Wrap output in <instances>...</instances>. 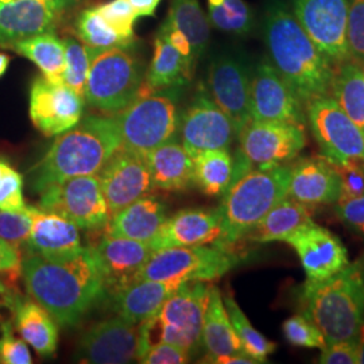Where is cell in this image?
Segmentation results:
<instances>
[{
	"label": "cell",
	"instance_id": "cell-42",
	"mask_svg": "<svg viewBox=\"0 0 364 364\" xmlns=\"http://www.w3.org/2000/svg\"><path fill=\"white\" fill-rule=\"evenodd\" d=\"M23 198V177L13 165L0 156V210L26 209Z\"/></svg>",
	"mask_w": 364,
	"mask_h": 364
},
{
	"label": "cell",
	"instance_id": "cell-9",
	"mask_svg": "<svg viewBox=\"0 0 364 364\" xmlns=\"http://www.w3.org/2000/svg\"><path fill=\"white\" fill-rule=\"evenodd\" d=\"M232 250L215 245L156 250L146 262L138 279L162 282H213L237 263Z\"/></svg>",
	"mask_w": 364,
	"mask_h": 364
},
{
	"label": "cell",
	"instance_id": "cell-18",
	"mask_svg": "<svg viewBox=\"0 0 364 364\" xmlns=\"http://www.w3.org/2000/svg\"><path fill=\"white\" fill-rule=\"evenodd\" d=\"M109 218L153 191L147 156L119 149L97 173Z\"/></svg>",
	"mask_w": 364,
	"mask_h": 364
},
{
	"label": "cell",
	"instance_id": "cell-46",
	"mask_svg": "<svg viewBox=\"0 0 364 364\" xmlns=\"http://www.w3.org/2000/svg\"><path fill=\"white\" fill-rule=\"evenodd\" d=\"M0 363L31 364L33 358L27 343L14 333L13 321H0Z\"/></svg>",
	"mask_w": 364,
	"mask_h": 364
},
{
	"label": "cell",
	"instance_id": "cell-59",
	"mask_svg": "<svg viewBox=\"0 0 364 364\" xmlns=\"http://www.w3.org/2000/svg\"><path fill=\"white\" fill-rule=\"evenodd\" d=\"M362 66V69H363V76H364V65H360Z\"/></svg>",
	"mask_w": 364,
	"mask_h": 364
},
{
	"label": "cell",
	"instance_id": "cell-20",
	"mask_svg": "<svg viewBox=\"0 0 364 364\" xmlns=\"http://www.w3.org/2000/svg\"><path fill=\"white\" fill-rule=\"evenodd\" d=\"M208 85L212 99L231 119L237 135L251 120L247 66L235 55L221 54L209 65Z\"/></svg>",
	"mask_w": 364,
	"mask_h": 364
},
{
	"label": "cell",
	"instance_id": "cell-35",
	"mask_svg": "<svg viewBox=\"0 0 364 364\" xmlns=\"http://www.w3.org/2000/svg\"><path fill=\"white\" fill-rule=\"evenodd\" d=\"M195 185L207 196H223L234 177V156L230 149L208 150L193 156Z\"/></svg>",
	"mask_w": 364,
	"mask_h": 364
},
{
	"label": "cell",
	"instance_id": "cell-43",
	"mask_svg": "<svg viewBox=\"0 0 364 364\" xmlns=\"http://www.w3.org/2000/svg\"><path fill=\"white\" fill-rule=\"evenodd\" d=\"M105 23L129 45L134 42V25L138 15L129 0H109L97 7Z\"/></svg>",
	"mask_w": 364,
	"mask_h": 364
},
{
	"label": "cell",
	"instance_id": "cell-13",
	"mask_svg": "<svg viewBox=\"0 0 364 364\" xmlns=\"http://www.w3.org/2000/svg\"><path fill=\"white\" fill-rule=\"evenodd\" d=\"M350 0H293V11L301 27L329 61L350 60L347 22Z\"/></svg>",
	"mask_w": 364,
	"mask_h": 364
},
{
	"label": "cell",
	"instance_id": "cell-57",
	"mask_svg": "<svg viewBox=\"0 0 364 364\" xmlns=\"http://www.w3.org/2000/svg\"><path fill=\"white\" fill-rule=\"evenodd\" d=\"M10 65V57L4 53H0V77H3Z\"/></svg>",
	"mask_w": 364,
	"mask_h": 364
},
{
	"label": "cell",
	"instance_id": "cell-39",
	"mask_svg": "<svg viewBox=\"0 0 364 364\" xmlns=\"http://www.w3.org/2000/svg\"><path fill=\"white\" fill-rule=\"evenodd\" d=\"M76 30L78 37L85 46L91 49H111V48H130L126 41L105 23L97 7L87 9L80 14Z\"/></svg>",
	"mask_w": 364,
	"mask_h": 364
},
{
	"label": "cell",
	"instance_id": "cell-24",
	"mask_svg": "<svg viewBox=\"0 0 364 364\" xmlns=\"http://www.w3.org/2000/svg\"><path fill=\"white\" fill-rule=\"evenodd\" d=\"M31 218V232L27 242L30 252L48 259H65L77 255L84 248L80 228L64 216L33 207Z\"/></svg>",
	"mask_w": 364,
	"mask_h": 364
},
{
	"label": "cell",
	"instance_id": "cell-22",
	"mask_svg": "<svg viewBox=\"0 0 364 364\" xmlns=\"http://www.w3.org/2000/svg\"><path fill=\"white\" fill-rule=\"evenodd\" d=\"M108 296L138 279L154 250L149 243L105 234L95 246Z\"/></svg>",
	"mask_w": 364,
	"mask_h": 364
},
{
	"label": "cell",
	"instance_id": "cell-8",
	"mask_svg": "<svg viewBox=\"0 0 364 364\" xmlns=\"http://www.w3.org/2000/svg\"><path fill=\"white\" fill-rule=\"evenodd\" d=\"M180 88L141 91L130 105L117 114L123 149L147 156L174 138L178 127Z\"/></svg>",
	"mask_w": 364,
	"mask_h": 364
},
{
	"label": "cell",
	"instance_id": "cell-52",
	"mask_svg": "<svg viewBox=\"0 0 364 364\" xmlns=\"http://www.w3.org/2000/svg\"><path fill=\"white\" fill-rule=\"evenodd\" d=\"M22 260L19 247L0 237V275H6L10 281H15L22 275Z\"/></svg>",
	"mask_w": 364,
	"mask_h": 364
},
{
	"label": "cell",
	"instance_id": "cell-10",
	"mask_svg": "<svg viewBox=\"0 0 364 364\" xmlns=\"http://www.w3.org/2000/svg\"><path fill=\"white\" fill-rule=\"evenodd\" d=\"M239 156L250 169L287 165L306 146L304 126L282 122L250 120L237 134Z\"/></svg>",
	"mask_w": 364,
	"mask_h": 364
},
{
	"label": "cell",
	"instance_id": "cell-51",
	"mask_svg": "<svg viewBox=\"0 0 364 364\" xmlns=\"http://www.w3.org/2000/svg\"><path fill=\"white\" fill-rule=\"evenodd\" d=\"M158 33L168 39L170 43L177 49V52L181 54L182 60L188 69V73L192 77L193 72H195L196 63L193 60V54H192V46H191L188 38L182 34L180 30L171 26L168 19H165V22L161 25Z\"/></svg>",
	"mask_w": 364,
	"mask_h": 364
},
{
	"label": "cell",
	"instance_id": "cell-1",
	"mask_svg": "<svg viewBox=\"0 0 364 364\" xmlns=\"http://www.w3.org/2000/svg\"><path fill=\"white\" fill-rule=\"evenodd\" d=\"M22 278L28 297L61 326H77L107 294L93 246H85L77 255L65 259H48L30 252L22 260Z\"/></svg>",
	"mask_w": 364,
	"mask_h": 364
},
{
	"label": "cell",
	"instance_id": "cell-48",
	"mask_svg": "<svg viewBox=\"0 0 364 364\" xmlns=\"http://www.w3.org/2000/svg\"><path fill=\"white\" fill-rule=\"evenodd\" d=\"M335 212L347 228L364 239V193L340 198L335 203Z\"/></svg>",
	"mask_w": 364,
	"mask_h": 364
},
{
	"label": "cell",
	"instance_id": "cell-28",
	"mask_svg": "<svg viewBox=\"0 0 364 364\" xmlns=\"http://www.w3.org/2000/svg\"><path fill=\"white\" fill-rule=\"evenodd\" d=\"M178 287L180 285L174 282L139 279L117 290L109 297L117 316L139 324L156 316Z\"/></svg>",
	"mask_w": 364,
	"mask_h": 364
},
{
	"label": "cell",
	"instance_id": "cell-33",
	"mask_svg": "<svg viewBox=\"0 0 364 364\" xmlns=\"http://www.w3.org/2000/svg\"><path fill=\"white\" fill-rule=\"evenodd\" d=\"M6 48L34 63L42 72V76L48 80L54 82H63V73L65 66V46L64 41L58 38L54 33H42L28 38L21 39Z\"/></svg>",
	"mask_w": 364,
	"mask_h": 364
},
{
	"label": "cell",
	"instance_id": "cell-17",
	"mask_svg": "<svg viewBox=\"0 0 364 364\" xmlns=\"http://www.w3.org/2000/svg\"><path fill=\"white\" fill-rule=\"evenodd\" d=\"M139 324L117 316L87 329L78 341L76 359L82 363L124 364L138 359Z\"/></svg>",
	"mask_w": 364,
	"mask_h": 364
},
{
	"label": "cell",
	"instance_id": "cell-6",
	"mask_svg": "<svg viewBox=\"0 0 364 364\" xmlns=\"http://www.w3.org/2000/svg\"><path fill=\"white\" fill-rule=\"evenodd\" d=\"M210 287V282H183L156 316L139 323L138 358L161 341L181 347L191 355L198 351L203 346V324Z\"/></svg>",
	"mask_w": 364,
	"mask_h": 364
},
{
	"label": "cell",
	"instance_id": "cell-53",
	"mask_svg": "<svg viewBox=\"0 0 364 364\" xmlns=\"http://www.w3.org/2000/svg\"><path fill=\"white\" fill-rule=\"evenodd\" d=\"M19 296L21 294L11 287V284L0 278V308L11 309Z\"/></svg>",
	"mask_w": 364,
	"mask_h": 364
},
{
	"label": "cell",
	"instance_id": "cell-19",
	"mask_svg": "<svg viewBox=\"0 0 364 364\" xmlns=\"http://www.w3.org/2000/svg\"><path fill=\"white\" fill-rule=\"evenodd\" d=\"M299 255L308 281H323L350 263V255L338 236L326 227L306 221L284 240Z\"/></svg>",
	"mask_w": 364,
	"mask_h": 364
},
{
	"label": "cell",
	"instance_id": "cell-40",
	"mask_svg": "<svg viewBox=\"0 0 364 364\" xmlns=\"http://www.w3.org/2000/svg\"><path fill=\"white\" fill-rule=\"evenodd\" d=\"M64 46L65 66L63 73V82L70 87L73 91L77 92L81 97H84L91 64L88 48L75 38L64 39Z\"/></svg>",
	"mask_w": 364,
	"mask_h": 364
},
{
	"label": "cell",
	"instance_id": "cell-45",
	"mask_svg": "<svg viewBox=\"0 0 364 364\" xmlns=\"http://www.w3.org/2000/svg\"><path fill=\"white\" fill-rule=\"evenodd\" d=\"M326 161L335 169L340 180V198H350L364 193V166L353 159H329Z\"/></svg>",
	"mask_w": 364,
	"mask_h": 364
},
{
	"label": "cell",
	"instance_id": "cell-29",
	"mask_svg": "<svg viewBox=\"0 0 364 364\" xmlns=\"http://www.w3.org/2000/svg\"><path fill=\"white\" fill-rule=\"evenodd\" d=\"M14 324L21 338L36 352L49 358L57 351L58 328L52 314L31 297L19 296L13 308Z\"/></svg>",
	"mask_w": 364,
	"mask_h": 364
},
{
	"label": "cell",
	"instance_id": "cell-11",
	"mask_svg": "<svg viewBox=\"0 0 364 364\" xmlns=\"http://www.w3.org/2000/svg\"><path fill=\"white\" fill-rule=\"evenodd\" d=\"M39 208L64 216L82 230H97L109 220L99 176H82L54 183L41 192Z\"/></svg>",
	"mask_w": 364,
	"mask_h": 364
},
{
	"label": "cell",
	"instance_id": "cell-56",
	"mask_svg": "<svg viewBox=\"0 0 364 364\" xmlns=\"http://www.w3.org/2000/svg\"><path fill=\"white\" fill-rule=\"evenodd\" d=\"M358 353H359V364H364V321L358 335Z\"/></svg>",
	"mask_w": 364,
	"mask_h": 364
},
{
	"label": "cell",
	"instance_id": "cell-37",
	"mask_svg": "<svg viewBox=\"0 0 364 364\" xmlns=\"http://www.w3.org/2000/svg\"><path fill=\"white\" fill-rule=\"evenodd\" d=\"M223 299L235 332L243 346V351L255 359L257 363H266L267 358L277 350V344L252 326L232 296H224Z\"/></svg>",
	"mask_w": 364,
	"mask_h": 364
},
{
	"label": "cell",
	"instance_id": "cell-50",
	"mask_svg": "<svg viewBox=\"0 0 364 364\" xmlns=\"http://www.w3.org/2000/svg\"><path fill=\"white\" fill-rule=\"evenodd\" d=\"M321 364H359L358 340H346L326 344L321 350Z\"/></svg>",
	"mask_w": 364,
	"mask_h": 364
},
{
	"label": "cell",
	"instance_id": "cell-12",
	"mask_svg": "<svg viewBox=\"0 0 364 364\" xmlns=\"http://www.w3.org/2000/svg\"><path fill=\"white\" fill-rule=\"evenodd\" d=\"M313 136L329 159H353L364 166V134L331 96L306 105Z\"/></svg>",
	"mask_w": 364,
	"mask_h": 364
},
{
	"label": "cell",
	"instance_id": "cell-15",
	"mask_svg": "<svg viewBox=\"0 0 364 364\" xmlns=\"http://www.w3.org/2000/svg\"><path fill=\"white\" fill-rule=\"evenodd\" d=\"M84 97L64 82L38 76L30 88V119L45 136H58L82 117Z\"/></svg>",
	"mask_w": 364,
	"mask_h": 364
},
{
	"label": "cell",
	"instance_id": "cell-25",
	"mask_svg": "<svg viewBox=\"0 0 364 364\" xmlns=\"http://www.w3.org/2000/svg\"><path fill=\"white\" fill-rule=\"evenodd\" d=\"M287 196L311 207L335 204L340 197V180L326 156L304 158L290 166Z\"/></svg>",
	"mask_w": 364,
	"mask_h": 364
},
{
	"label": "cell",
	"instance_id": "cell-36",
	"mask_svg": "<svg viewBox=\"0 0 364 364\" xmlns=\"http://www.w3.org/2000/svg\"><path fill=\"white\" fill-rule=\"evenodd\" d=\"M170 25L180 30L192 46L193 60L205 53L209 42V19L198 0H171L168 18Z\"/></svg>",
	"mask_w": 364,
	"mask_h": 364
},
{
	"label": "cell",
	"instance_id": "cell-23",
	"mask_svg": "<svg viewBox=\"0 0 364 364\" xmlns=\"http://www.w3.org/2000/svg\"><path fill=\"white\" fill-rule=\"evenodd\" d=\"M221 234L219 209H182L164 223L151 248L191 247L215 245Z\"/></svg>",
	"mask_w": 364,
	"mask_h": 364
},
{
	"label": "cell",
	"instance_id": "cell-27",
	"mask_svg": "<svg viewBox=\"0 0 364 364\" xmlns=\"http://www.w3.org/2000/svg\"><path fill=\"white\" fill-rule=\"evenodd\" d=\"M153 189L185 192L195 185V165L182 144L174 138L154 149L149 156Z\"/></svg>",
	"mask_w": 364,
	"mask_h": 364
},
{
	"label": "cell",
	"instance_id": "cell-30",
	"mask_svg": "<svg viewBox=\"0 0 364 364\" xmlns=\"http://www.w3.org/2000/svg\"><path fill=\"white\" fill-rule=\"evenodd\" d=\"M203 346L207 356L203 363H210L213 359L243 351V346L235 332L232 323L224 305L220 289L210 287L208 305L203 324Z\"/></svg>",
	"mask_w": 364,
	"mask_h": 364
},
{
	"label": "cell",
	"instance_id": "cell-21",
	"mask_svg": "<svg viewBox=\"0 0 364 364\" xmlns=\"http://www.w3.org/2000/svg\"><path fill=\"white\" fill-rule=\"evenodd\" d=\"M77 0L0 1V46L42 33H54L66 10Z\"/></svg>",
	"mask_w": 364,
	"mask_h": 364
},
{
	"label": "cell",
	"instance_id": "cell-7",
	"mask_svg": "<svg viewBox=\"0 0 364 364\" xmlns=\"http://www.w3.org/2000/svg\"><path fill=\"white\" fill-rule=\"evenodd\" d=\"M88 52L91 64L84 100L105 115H117L142 90L144 66L129 48H88Z\"/></svg>",
	"mask_w": 364,
	"mask_h": 364
},
{
	"label": "cell",
	"instance_id": "cell-2",
	"mask_svg": "<svg viewBox=\"0 0 364 364\" xmlns=\"http://www.w3.org/2000/svg\"><path fill=\"white\" fill-rule=\"evenodd\" d=\"M270 63L308 105L313 99L329 96L335 70L331 61L314 45L294 14L281 3L272 4L263 22Z\"/></svg>",
	"mask_w": 364,
	"mask_h": 364
},
{
	"label": "cell",
	"instance_id": "cell-41",
	"mask_svg": "<svg viewBox=\"0 0 364 364\" xmlns=\"http://www.w3.org/2000/svg\"><path fill=\"white\" fill-rule=\"evenodd\" d=\"M282 332L287 341L294 347L323 350L326 346L323 332L304 314L289 317L282 324Z\"/></svg>",
	"mask_w": 364,
	"mask_h": 364
},
{
	"label": "cell",
	"instance_id": "cell-44",
	"mask_svg": "<svg viewBox=\"0 0 364 364\" xmlns=\"http://www.w3.org/2000/svg\"><path fill=\"white\" fill-rule=\"evenodd\" d=\"M31 208L27 205L23 210H0V237L16 247L27 245L33 224Z\"/></svg>",
	"mask_w": 364,
	"mask_h": 364
},
{
	"label": "cell",
	"instance_id": "cell-31",
	"mask_svg": "<svg viewBox=\"0 0 364 364\" xmlns=\"http://www.w3.org/2000/svg\"><path fill=\"white\" fill-rule=\"evenodd\" d=\"M311 205L285 197L251 230L248 239L257 243L284 242L302 224L312 220Z\"/></svg>",
	"mask_w": 364,
	"mask_h": 364
},
{
	"label": "cell",
	"instance_id": "cell-58",
	"mask_svg": "<svg viewBox=\"0 0 364 364\" xmlns=\"http://www.w3.org/2000/svg\"><path fill=\"white\" fill-rule=\"evenodd\" d=\"M0 1H11V0H0Z\"/></svg>",
	"mask_w": 364,
	"mask_h": 364
},
{
	"label": "cell",
	"instance_id": "cell-49",
	"mask_svg": "<svg viewBox=\"0 0 364 364\" xmlns=\"http://www.w3.org/2000/svg\"><path fill=\"white\" fill-rule=\"evenodd\" d=\"M192 355L181 347H177L170 343H156L149 347L138 358V362L144 364H185L191 362Z\"/></svg>",
	"mask_w": 364,
	"mask_h": 364
},
{
	"label": "cell",
	"instance_id": "cell-26",
	"mask_svg": "<svg viewBox=\"0 0 364 364\" xmlns=\"http://www.w3.org/2000/svg\"><path fill=\"white\" fill-rule=\"evenodd\" d=\"M166 219V205L156 196L146 195L111 216L105 234L150 243Z\"/></svg>",
	"mask_w": 364,
	"mask_h": 364
},
{
	"label": "cell",
	"instance_id": "cell-47",
	"mask_svg": "<svg viewBox=\"0 0 364 364\" xmlns=\"http://www.w3.org/2000/svg\"><path fill=\"white\" fill-rule=\"evenodd\" d=\"M347 45L350 58L364 65V0H350Z\"/></svg>",
	"mask_w": 364,
	"mask_h": 364
},
{
	"label": "cell",
	"instance_id": "cell-16",
	"mask_svg": "<svg viewBox=\"0 0 364 364\" xmlns=\"http://www.w3.org/2000/svg\"><path fill=\"white\" fill-rule=\"evenodd\" d=\"M251 120L304 126L302 102L270 61L260 63L251 77Z\"/></svg>",
	"mask_w": 364,
	"mask_h": 364
},
{
	"label": "cell",
	"instance_id": "cell-38",
	"mask_svg": "<svg viewBox=\"0 0 364 364\" xmlns=\"http://www.w3.org/2000/svg\"><path fill=\"white\" fill-rule=\"evenodd\" d=\"M208 19L216 28L236 36L247 34L254 23L245 0H208Z\"/></svg>",
	"mask_w": 364,
	"mask_h": 364
},
{
	"label": "cell",
	"instance_id": "cell-5",
	"mask_svg": "<svg viewBox=\"0 0 364 364\" xmlns=\"http://www.w3.org/2000/svg\"><path fill=\"white\" fill-rule=\"evenodd\" d=\"M290 166L252 169L237 178L219 205L221 234L215 246L232 250L251 230L287 197Z\"/></svg>",
	"mask_w": 364,
	"mask_h": 364
},
{
	"label": "cell",
	"instance_id": "cell-54",
	"mask_svg": "<svg viewBox=\"0 0 364 364\" xmlns=\"http://www.w3.org/2000/svg\"><path fill=\"white\" fill-rule=\"evenodd\" d=\"M138 16H153L161 0H129Z\"/></svg>",
	"mask_w": 364,
	"mask_h": 364
},
{
	"label": "cell",
	"instance_id": "cell-55",
	"mask_svg": "<svg viewBox=\"0 0 364 364\" xmlns=\"http://www.w3.org/2000/svg\"><path fill=\"white\" fill-rule=\"evenodd\" d=\"M210 363L213 364H258L255 359H252L251 356H248L246 352H240V353H234V355H228V356H221L218 359H213Z\"/></svg>",
	"mask_w": 364,
	"mask_h": 364
},
{
	"label": "cell",
	"instance_id": "cell-32",
	"mask_svg": "<svg viewBox=\"0 0 364 364\" xmlns=\"http://www.w3.org/2000/svg\"><path fill=\"white\" fill-rule=\"evenodd\" d=\"M192 77L182 60L181 54L159 33L154 39V54L150 66L144 75L146 90L151 92L166 90L171 87H182Z\"/></svg>",
	"mask_w": 364,
	"mask_h": 364
},
{
	"label": "cell",
	"instance_id": "cell-14",
	"mask_svg": "<svg viewBox=\"0 0 364 364\" xmlns=\"http://www.w3.org/2000/svg\"><path fill=\"white\" fill-rule=\"evenodd\" d=\"M181 144L192 156L203 151L230 149L234 141V124L215 103L205 88H198L181 117Z\"/></svg>",
	"mask_w": 364,
	"mask_h": 364
},
{
	"label": "cell",
	"instance_id": "cell-34",
	"mask_svg": "<svg viewBox=\"0 0 364 364\" xmlns=\"http://www.w3.org/2000/svg\"><path fill=\"white\" fill-rule=\"evenodd\" d=\"M333 99L346 115L364 134V76L363 69L355 61H344L335 70L332 82Z\"/></svg>",
	"mask_w": 364,
	"mask_h": 364
},
{
	"label": "cell",
	"instance_id": "cell-3",
	"mask_svg": "<svg viewBox=\"0 0 364 364\" xmlns=\"http://www.w3.org/2000/svg\"><path fill=\"white\" fill-rule=\"evenodd\" d=\"M122 149L117 115H91L58 135L34 166L33 188L41 193L69 178L95 176Z\"/></svg>",
	"mask_w": 364,
	"mask_h": 364
},
{
	"label": "cell",
	"instance_id": "cell-4",
	"mask_svg": "<svg viewBox=\"0 0 364 364\" xmlns=\"http://www.w3.org/2000/svg\"><path fill=\"white\" fill-rule=\"evenodd\" d=\"M299 305L326 344L358 338L364 321V255L323 281L306 279Z\"/></svg>",
	"mask_w": 364,
	"mask_h": 364
}]
</instances>
